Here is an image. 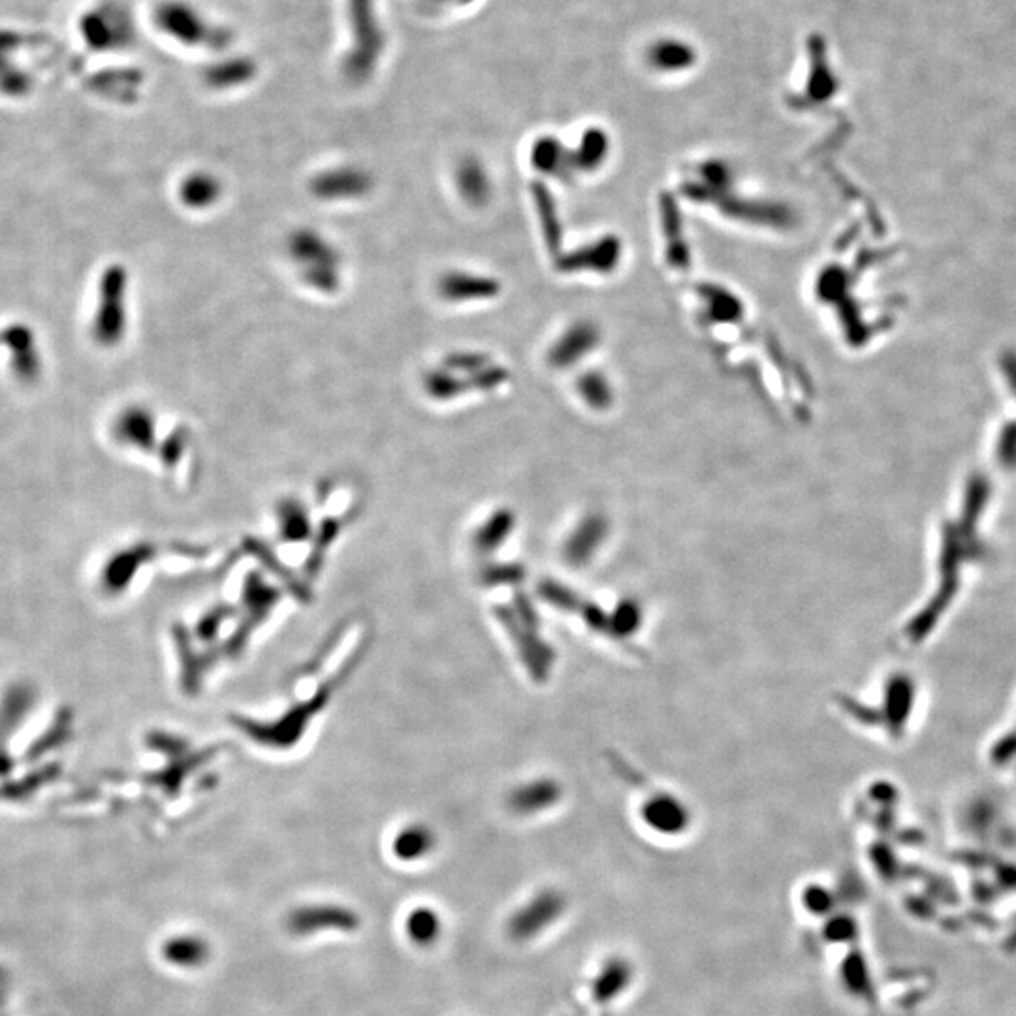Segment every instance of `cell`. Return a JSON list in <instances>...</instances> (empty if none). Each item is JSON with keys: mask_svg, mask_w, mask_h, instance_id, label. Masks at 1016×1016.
I'll return each instance as SVG.
<instances>
[{"mask_svg": "<svg viewBox=\"0 0 1016 1016\" xmlns=\"http://www.w3.org/2000/svg\"><path fill=\"white\" fill-rule=\"evenodd\" d=\"M350 46L343 57L341 70L350 83H366L373 78L386 48V32L382 27L377 0H347Z\"/></svg>", "mask_w": 1016, "mask_h": 1016, "instance_id": "obj_1", "label": "cell"}, {"mask_svg": "<svg viewBox=\"0 0 1016 1016\" xmlns=\"http://www.w3.org/2000/svg\"><path fill=\"white\" fill-rule=\"evenodd\" d=\"M286 253L303 285L332 296L341 288V253L334 243L313 228H298L286 239Z\"/></svg>", "mask_w": 1016, "mask_h": 1016, "instance_id": "obj_2", "label": "cell"}, {"mask_svg": "<svg viewBox=\"0 0 1016 1016\" xmlns=\"http://www.w3.org/2000/svg\"><path fill=\"white\" fill-rule=\"evenodd\" d=\"M160 21L164 29L172 32L177 40L192 46H204L221 51L234 42V36L228 27L209 21L196 8L183 2L164 6L160 12Z\"/></svg>", "mask_w": 1016, "mask_h": 1016, "instance_id": "obj_3", "label": "cell"}, {"mask_svg": "<svg viewBox=\"0 0 1016 1016\" xmlns=\"http://www.w3.org/2000/svg\"><path fill=\"white\" fill-rule=\"evenodd\" d=\"M288 934L296 937L317 936L326 932L354 934L362 928V917L347 905L303 904L294 907L285 921Z\"/></svg>", "mask_w": 1016, "mask_h": 1016, "instance_id": "obj_4", "label": "cell"}, {"mask_svg": "<svg viewBox=\"0 0 1016 1016\" xmlns=\"http://www.w3.org/2000/svg\"><path fill=\"white\" fill-rule=\"evenodd\" d=\"M373 185V175L364 168L341 164L313 175L309 191L322 202H352L366 198L373 191Z\"/></svg>", "mask_w": 1016, "mask_h": 1016, "instance_id": "obj_5", "label": "cell"}, {"mask_svg": "<svg viewBox=\"0 0 1016 1016\" xmlns=\"http://www.w3.org/2000/svg\"><path fill=\"white\" fill-rule=\"evenodd\" d=\"M437 292L448 303L484 302L499 294V283L475 271L450 270L439 277Z\"/></svg>", "mask_w": 1016, "mask_h": 1016, "instance_id": "obj_6", "label": "cell"}, {"mask_svg": "<svg viewBox=\"0 0 1016 1016\" xmlns=\"http://www.w3.org/2000/svg\"><path fill=\"white\" fill-rule=\"evenodd\" d=\"M559 911V898L552 892L539 894L535 900L520 907L507 922L508 936L516 941H524L537 936L540 930L554 921Z\"/></svg>", "mask_w": 1016, "mask_h": 1016, "instance_id": "obj_7", "label": "cell"}, {"mask_svg": "<svg viewBox=\"0 0 1016 1016\" xmlns=\"http://www.w3.org/2000/svg\"><path fill=\"white\" fill-rule=\"evenodd\" d=\"M456 187L465 206L482 209L492 200L493 187L490 172L477 157H465L456 168Z\"/></svg>", "mask_w": 1016, "mask_h": 1016, "instance_id": "obj_8", "label": "cell"}, {"mask_svg": "<svg viewBox=\"0 0 1016 1016\" xmlns=\"http://www.w3.org/2000/svg\"><path fill=\"white\" fill-rule=\"evenodd\" d=\"M162 958L175 968H202L211 958V945L207 943L206 937L181 934L164 941Z\"/></svg>", "mask_w": 1016, "mask_h": 1016, "instance_id": "obj_9", "label": "cell"}, {"mask_svg": "<svg viewBox=\"0 0 1016 1016\" xmlns=\"http://www.w3.org/2000/svg\"><path fill=\"white\" fill-rule=\"evenodd\" d=\"M258 74V64L254 63L253 57L249 55H230L224 57L219 63L209 66L207 70V81L211 87L230 91L249 85Z\"/></svg>", "mask_w": 1016, "mask_h": 1016, "instance_id": "obj_10", "label": "cell"}, {"mask_svg": "<svg viewBox=\"0 0 1016 1016\" xmlns=\"http://www.w3.org/2000/svg\"><path fill=\"white\" fill-rule=\"evenodd\" d=\"M437 838L433 830L426 825L403 826L394 838L392 853L399 862H418L433 853Z\"/></svg>", "mask_w": 1016, "mask_h": 1016, "instance_id": "obj_11", "label": "cell"}, {"mask_svg": "<svg viewBox=\"0 0 1016 1016\" xmlns=\"http://www.w3.org/2000/svg\"><path fill=\"white\" fill-rule=\"evenodd\" d=\"M405 934L420 949L433 947L443 936V919L439 911L429 905L414 907L405 919Z\"/></svg>", "mask_w": 1016, "mask_h": 1016, "instance_id": "obj_12", "label": "cell"}, {"mask_svg": "<svg viewBox=\"0 0 1016 1016\" xmlns=\"http://www.w3.org/2000/svg\"><path fill=\"white\" fill-rule=\"evenodd\" d=\"M424 390L433 401H456L458 397L469 394L460 375L443 364L433 367L424 377Z\"/></svg>", "mask_w": 1016, "mask_h": 1016, "instance_id": "obj_13", "label": "cell"}, {"mask_svg": "<svg viewBox=\"0 0 1016 1016\" xmlns=\"http://www.w3.org/2000/svg\"><path fill=\"white\" fill-rule=\"evenodd\" d=\"M189 194V200L194 202V206H213L223 194V187L213 175H198L189 185Z\"/></svg>", "mask_w": 1016, "mask_h": 1016, "instance_id": "obj_14", "label": "cell"}, {"mask_svg": "<svg viewBox=\"0 0 1016 1016\" xmlns=\"http://www.w3.org/2000/svg\"><path fill=\"white\" fill-rule=\"evenodd\" d=\"M475 0H420V4L435 8V10H448V8H463L473 4Z\"/></svg>", "mask_w": 1016, "mask_h": 1016, "instance_id": "obj_15", "label": "cell"}]
</instances>
